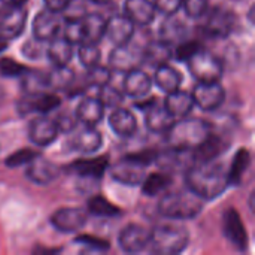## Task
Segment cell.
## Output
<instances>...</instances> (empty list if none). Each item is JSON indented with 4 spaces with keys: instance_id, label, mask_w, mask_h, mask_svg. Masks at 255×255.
Listing matches in <instances>:
<instances>
[{
    "instance_id": "1",
    "label": "cell",
    "mask_w": 255,
    "mask_h": 255,
    "mask_svg": "<svg viewBox=\"0 0 255 255\" xmlns=\"http://www.w3.org/2000/svg\"><path fill=\"white\" fill-rule=\"evenodd\" d=\"M185 185L206 202L220 197L230 187V181L224 164L212 160L193 163L185 170Z\"/></svg>"
},
{
    "instance_id": "2",
    "label": "cell",
    "mask_w": 255,
    "mask_h": 255,
    "mask_svg": "<svg viewBox=\"0 0 255 255\" xmlns=\"http://www.w3.org/2000/svg\"><path fill=\"white\" fill-rule=\"evenodd\" d=\"M203 199H200L191 190L185 188L164 193L157 205V211L167 220L187 221L199 217L203 211Z\"/></svg>"
},
{
    "instance_id": "3",
    "label": "cell",
    "mask_w": 255,
    "mask_h": 255,
    "mask_svg": "<svg viewBox=\"0 0 255 255\" xmlns=\"http://www.w3.org/2000/svg\"><path fill=\"white\" fill-rule=\"evenodd\" d=\"M211 133V124L202 118H181L175 120L172 127L166 131V142L169 148L181 151H194Z\"/></svg>"
},
{
    "instance_id": "4",
    "label": "cell",
    "mask_w": 255,
    "mask_h": 255,
    "mask_svg": "<svg viewBox=\"0 0 255 255\" xmlns=\"http://www.w3.org/2000/svg\"><path fill=\"white\" fill-rule=\"evenodd\" d=\"M190 244L188 230L176 223H163L149 230V250L160 255H176L184 253Z\"/></svg>"
},
{
    "instance_id": "5",
    "label": "cell",
    "mask_w": 255,
    "mask_h": 255,
    "mask_svg": "<svg viewBox=\"0 0 255 255\" xmlns=\"http://www.w3.org/2000/svg\"><path fill=\"white\" fill-rule=\"evenodd\" d=\"M185 63L188 64V70L197 82H220L223 78V61L205 46L200 48Z\"/></svg>"
},
{
    "instance_id": "6",
    "label": "cell",
    "mask_w": 255,
    "mask_h": 255,
    "mask_svg": "<svg viewBox=\"0 0 255 255\" xmlns=\"http://www.w3.org/2000/svg\"><path fill=\"white\" fill-rule=\"evenodd\" d=\"M206 21L203 24V31L212 39H226L229 37L238 24L236 13L226 6L209 7L205 13Z\"/></svg>"
},
{
    "instance_id": "7",
    "label": "cell",
    "mask_w": 255,
    "mask_h": 255,
    "mask_svg": "<svg viewBox=\"0 0 255 255\" xmlns=\"http://www.w3.org/2000/svg\"><path fill=\"white\" fill-rule=\"evenodd\" d=\"M61 105V99L55 94V93H39V94H24L16 103V112L19 114V117H27L30 114H49L54 112L55 109H58Z\"/></svg>"
},
{
    "instance_id": "8",
    "label": "cell",
    "mask_w": 255,
    "mask_h": 255,
    "mask_svg": "<svg viewBox=\"0 0 255 255\" xmlns=\"http://www.w3.org/2000/svg\"><path fill=\"white\" fill-rule=\"evenodd\" d=\"M49 223L60 233H76L87 226L88 212L81 208H60L51 215Z\"/></svg>"
},
{
    "instance_id": "9",
    "label": "cell",
    "mask_w": 255,
    "mask_h": 255,
    "mask_svg": "<svg viewBox=\"0 0 255 255\" xmlns=\"http://www.w3.org/2000/svg\"><path fill=\"white\" fill-rule=\"evenodd\" d=\"M191 96L194 105L206 112H214L220 109V106L226 100V91L220 82H197Z\"/></svg>"
},
{
    "instance_id": "10",
    "label": "cell",
    "mask_w": 255,
    "mask_h": 255,
    "mask_svg": "<svg viewBox=\"0 0 255 255\" xmlns=\"http://www.w3.org/2000/svg\"><path fill=\"white\" fill-rule=\"evenodd\" d=\"M27 24V9L24 4H7L0 13V36L9 42L22 34Z\"/></svg>"
},
{
    "instance_id": "11",
    "label": "cell",
    "mask_w": 255,
    "mask_h": 255,
    "mask_svg": "<svg viewBox=\"0 0 255 255\" xmlns=\"http://www.w3.org/2000/svg\"><path fill=\"white\" fill-rule=\"evenodd\" d=\"M143 64V52L130 43L115 46L109 55V69L112 73H126Z\"/></svg>"
},
{
    "instance_id": "12",
    "label": "cell",
    "mask_w": 255,
    "mask_h": 255,
    "mask_svg": "<svg viewBox=\"0 0 255 255\" xmlns=\"http://www.w3.org/2000/svg\"><path fill=\"white\" fill-rule=\"evenodd\" d=\"M61 25H63V18H60V13L51 12L48 9L40 10L36 13L31 24L33 37L48 43L49 40H52L60 34Z\"/></svg>"
},
{
    "instance_id": "13",
    "label": "cell",
    "mask_w": 255,
    "mask_h": 255,
    "mask_svg": "<svg viewBox=\"0 0 255 255\" xmlns=\"http://www.w3.org/2000/svg\"><path fill=\"white\" fill-rule=\"evenodd\" d=\"M58 127L52 118H48L45 115H40L30 121L28 124V139L30 142L37 148H45L51 143H54L58 137Z\"/></svg>"
},
{
    "instance_id": "14",
    "label": "cell",
    "mask_w": 255,
    "mask_h": 255,
    "mask_svg": "<svg viewBox=\"0 0 255 255\" xmlns=\"http://www.w3.org/2000/svg\"><path fill=\"white\" fill-rule=\"evenodd\" d=\"M109 173L114 181L128 185V187H136L140 185L143 178L146 176V167L128 160L127 157H123L120 161L114 163L112 166L109 164Z\"/></svg>"
},
{
    "instance_id": "15",
    "label": "cell",
    "mask_w": 255,
    "mask_h": 255,
    "mask_svg": "<svg viewBox=\"0 0 255 255\" xmlns=\"http://www.w3.org/2000/svg\"><path fill=\"white\" fill-rule=\"evenodd\" d=\"M61 172L63 169L58 164L49 161L48 158L40 157L39 154L27 164L25 176L36 185H49L61 175Z\"/></svg>"
},
{
    "instance_id": "16",
    "label": "cell",
    "mask_w": 255,
    "mask_h": 255,
    "mask_svg": "<svg viewBox=\"0 0 255 255\" xmlns=\"http://www.w3.org/2000/svg\"><path fill=\"white\" fill-rule=\"evenodd\" d=\"M224 236L238 251H245L248 248V235L239 212L235 208H229L223 217Z\"/></svg>"
},
{
    "instance_id": "17",
    "label": "cell",
    "mask_w": 255,
    "mask_h": 255,
    "mask_svg": "<svg viewBox=\"0 0 255 255\" xmlns=\"http://www.w3.org/2000/svg\"><path fill=\"white\" fill-rule=\"evenodd\" d=\"M149 244V230L140 224L126 226L118 236V245L124 253L136 254L148 248Z\"/></svg>"
},
{
    "instance_id": "18",
    "label": "cell",
    "mask_w": 255,
    "mask_h": 255,
    "mask_svg": "<svg viewBox=\"0 0 255 255\" xmlns=\"http://www.w3.org/2000/svg\"><path fill=\"white\" fill-rule=\"evenodd\" d=\"M134 28L136 25L126 15H114L111 19L106 21L105 36H108L111 43H114L115 46H121L131 42L134 36Z\"/></svg>"
},
{
    "instance_id": "19",
    "label": "cell",
    "mask_w": 255,
    "mask_h": 255,
    "mask_svg": "<svg viewBox=\"0 0 255 255\" xmlns=\"http://www.w3.org/2000/svg\"><path fill=\"white\" fill-rule=\"evenodd\" d=\"M151 78L148 76L146 72L140 70L139 67L131 69L124 73L123 78V91L126 96L133 97V99H140L149 94L151 91Z\"/></svg>"
},
{
    "instance_id": "20",
    "label": "cell",
    "mask_w": 255,
    "mask_h": 255,
    "mask_svg": "<svg viewBox=\"0 0 255 255\" xmlns=\"http://www.w3.org/2000/svg\"><path fill=\"white\" fill-rule=\"evenodd\" d=\"M109 167V161L108 157H94V158H79L76 161H73L67 170L84 178V179H94L99 181L103 173L108 170Z\"/></svg>"
},
{
    "instance_id": "21",
    "label": "cell",
    "mask_w": 255,
    "mask_h": 255,
    "mask_svg": "<svg viewBox=\"0 0 255 255\" xmlns=\"http://www.w3.org/2000/svg\"><path fill=\"white\" fill-rule=\"evenodd\" d=\"M105 115V106L102 105V102L94 96H87L84 97L75 111V117L78 120V123L88 126V127H96Z\"/></svg>"
},
{
    "instance_id": "22",
    "label": "cell",
    "mask_w": 255,
    "mask_h": 255,
    "mask_svg": "<svg viewBox=\"0 0 255 255\" xmlns=\"http://www.w3.org/2000/svg\"><path fill=\"white\" fill-rule=\"evenodd\" d=\"M229 148V142L217 133H209V136L193 151V161H212L224 154Z\"/></svg>"
},
{
    "instance_id": "23",
    "label": "cell",
    "mask_w": 255,
    "mask_h": 255,
    "mask_svg": "<svg viewBox=\"0 0 255 255\" xmlns=\"http://www.w3.org/2000/svg\"><path fill=\"white\" fill-rule=\"evenodd\" d=\"M155 6L149 0H126L124 15L139 27L149 25L155 18Z\"/></svg>"
},
{
    "instance_id": "24",
    "label": "cell",
    "mask_w": 255,
    "mask_h": 255,
    "mask_svg": "<svg viewBox=\"0 0 255 255\" xmlns=\"http://www.w3.org/2000/svg\"><path fill=\"white\" fill-rule=\"evenodd\" d=\"M175 123V117L158 103L152 105L145 111V126L151 133H166L172 124Z\"/></svg>"
},
{
    "instance_id": "25",
    "label": "cell",
    "mask_w": 255,
    "mask_h": 255,
    "mask_svg": "<svg viewBox=\"0 0 255 255\" xmlns=\"http://www.w3.org/2000/svg\"><path fill=\"white\" fill-rule=\"evenodd\" d=\"M109 127L111 130L120 136V137H131L136 130H137V121L134 118V115L123 108H115L114 112L109 117Z\"/></svg>"
},
{
    "instance_id": "26",
    "label": "cell",
    "mask_w": 255,
    "mask_h": 255,
    "mask_svg": "<svg viewBox=\"0 0 255 255\" xmlns=\"http://www.w3.org/2000/svg\"><path fill=\"white\" fill-rule=\"evenodd\" d=\"M102 145H103L102 133L96 130V127H88V126L79 130L72 140L73 149L81 154H94L102 148Z\"/></svg>"
},
{
    "instance_id": "27",
    "label": "cell",
    "mask_w": 255,
    "mask_h": 255,
    "mask_svg": "<svg viewBox=\"0 0 255 255\" xmlns=\"http://www.w3.org/2000/svg\"><path fill=\"white\" fill-rule=\"evenodd\" d=\"M106 18L102 13L93 12L87 13L84 19L81 21L82 25V34H84V42L88 43H99L106 33Z\"/></svg>"
},
{
    "instance_id": "28",
    "label": "cell",
    "mask_w": 255,
    "mask_h": 255,
    "mask_svg": "<svg viewBox=\"0 0 255 255\" xmlns=\"http://www.w3.org/2000/svg\"><path fill=\"white\" fill-rule=\"evenodd\" d=\"M164 108L175 118H184V117H187L193 111L194 100H193L191 93L176 90V91L167 93V97L164 100Z\"/></svg>"
},
{
    "instance_id": "29",
    "label": "cell",
    "mask_w": 255,
    "mask_h": 255,
    "mask_svg": "<svg viewBox=\"0 0 255 255\" xmlns=\"http://www.w3.org/2000/svg\"><path fill=\"white\" fill-rule=\"evenodd\" d=\"M46 57L54 66H67L73 58V45L63 36H57L46 45Z\"/></svg>"
},
{
    "instance_id": "30",
    "label": "cell",
    "mask_w": 255,
    "mask_h": 255,
    "mask_svg": "<svg viewBox=\"0 0 255 255\" xmlns=\"http://www.w3.org/2000/svg\"><path fill=\"white\" fill-rule=\"evenodd\" d=\"M142 52H143V63H146L149 66H154V67L167 64L173 57L172 46L167 45L166 42L160 40V39L154 40V42H149L146 45V48L142 49Z\"/></svg>"
},
{
    "instance_id": "31",
    "label": "cell",
    "mask_w": 255,
    "mask_h": 255,
    "mask_svg": "<svg viewBox=\"0 0 255 255\" xmlns=\"http://www.w3.org/2000/svg\"><path fill=\"white\" fill-rule=\"evenodd\" d=\"M172 184V175L166 170L155 172L151 175H146L140 184L142 193L149 197H155L158 194H163Z\"/></svg>"
},
{
    "instance_id": "32",
    "label": "cell",
    "mask_w": 255,
    "mask_h": 255,
    "mask_svg": "<svg viewBox=\"0 0 255 255\" xmlns=\"http://www.w3.org/2000/svg\"><path fill=\"white\" fill-rule=\"evenodd\" d=\"M185 24L182 21H179L178 18H175V15H170L166 18V21L161 25L160 30V40L166 42L170 46H176L179 42L185 40Z\"/></svg>"
},
{
    "instance_id": "33",
    "label": "cell",
    "mask_w": 255,
    "mask_h": 255,
    "mask_svg": "<svg viewBox=\"0 0 255 255\" xmlns=\"http://www.w3.org/2000/svg\"><path fill=\"white\" fill-rule=\"evenodd\" d=\"M155 84L158 85V88H161L164 93H172L179 90L181 84H182V76L181 73L167 64L158 66L155 67Z\"/></svg>"
},
{
    "instance_id": "34",
    "label": "cell",
    "mask_w": 255,
    "mask_h": 255,
    "mask_svg": "<svg viewBox=\"0 0 255 255\" xmlns=\"http://www.w3.org/2000/svg\"><path fill=\"white\" fill-rule=\"evenodd\" d=\"M76 81L75 72L69 66H54L51 72H48V88L54 91H64L73 87Z\"/></svg>"
},
{
    "instance_id": "35",
    "label": "cell",
    "mask_w": 255,
    "mask_h": 255,
    "mask_svg": "<svg viewBox=\"0 0 255 255\" xmlns=\"http://www.w3.org/2000/svg\"><path fill=\"white\" fill-rule=\"evenodd\" d=\"M21 87L24 94H39L48 90V73L27 69L21 76Z\"/></svg>"
},
{
    "instance_id": "36",
    "label": "cell",
    "mask_w": 255,
    "mask_h": 255,
    "mask_svg": "<svg viewBox=\"0 0 255 255\" xmlns=\"http://www.w3.org/2000/svg\"><path fill=\"white\" fill-rule=\"evenodd\" d=\"M250 166H251V152L247 148H241L235 154L233 161H232L230 167L227 169L230 185H239L242 181V176L250 169Z\"/></svg>"
},
{
    "instance_id": "37",
    "label": "cell",
    "mask_w": 255,
    "mask_h": 255,
    "mask_svg": "<svg viewBox=\"0 0 255 255\" xmlns=\"http://www.w3.org/2000/svg\"><path fill=\"white\" fill-rule=\"evenodd\" d=\"M87 212L96 217H105V218H115V217H121L123 211L115 206L114 203H111L108 199H105L103 196H93L88 199L87 202Z\"/></svg>"
},
{
    "instance_id": "38",
    "label": "cell",
    "mask_w": 255,
    "mask_h": 255,
    "mask_svg": "<svg viewBox=\"0 0 255 255\" xmlns=\"http://www.w3.org/2000/svg\"><path fill=\"white\" fill-rule=\"evenodd\" d=\"M112 81V70L109 67L105 66H94L91 69H87V75H85V85L87 88H102L106 84H109Z\"/></svg>"
},
{
    "instance_id": "39",
    "label": "cell",
    "mask_w": 255,
    "mask_h": 255,
    "mask_svg": "<svg viewBox=\"0 0 255 255\" xmlns=\"http://www.w3.org/2000/svg\"><path fill=\"white\" fill-rule=\"evenodd\" d=\"M78 58H79V63H81L85 69H91V67L100 64L102 51H100V48H99V43H88V42L79 43V48H78Z\"/></svg>"
},
{
    "instance_id": "40",
    "label": "cell",
    "mask_w": 255,
    "mask_h": 255,
    "mask_svg": "<svg viewBox=\"0 0 255 255\" xmlns=\"http://www.w3.org/2000/svg\"><path fill=\"white\" fill-rule=\"evenodd\" d=\"M124 91L121 90V88H117L115 85H112L111 82L109 84H106L105 87H102V88H99V91H97V99L102 102V105L105 106V108H118L121 103H123V100H124Z\"/></svg>"
},
{
    "instance_id": "41",
    "label": "cell",
    "mask_w": 255,
    "mask_h": 255,
    "mask_svg": "<svg viewBox=\"0 0 255 255\" xmlns=\"http://www.w3.org/2000/svg\"><path fill=\"white\" fill-rule=\"evenodd\" d=\"M87 13L88 9L84 0H69L60 15H63V21H82Z\"/></svg>"
},
{
    "instance_id": "42",
    "label": "cell",
    "mask_w": 255,
    "mask_h": 255,
    "mask_svg": "<svg viewBox=\"0 0 255 255\" xmlns=\"http://www.w3.org/2000/svg\"><path fill=\"white\" fill-rule=\"evenodd\" d=\"M181 7L191 19L203 18L209 9V0H181Z\"/></svg>"
},
{
    "instance_id": "43",
    "label": "cell",
    "mask_w": 255,
    "mask_h": 255,
    "mask_svg": "<svg viewBox=\"0 0 255 255\" xmlns=\"http://www.w3.org/2000/svg\"><path fill=\"white\" fill-rule=\"evenodd\" d=\"M63 37L72 45H79L84 42L81 21H63Z\"/></svg>"
},
{
    "instance_id": "44",
    "label": "cell",
    "mask_w": 255,
    "mask_h": 255,
    "mask_svg": "<svg viewBox=\"0 0 255 255\" xmlns=\"http://www.w3.org/2000/svg\"><path fill=\"white\" fill-rule=\"evenodd\" d=\"M40 152L36 151V149H31V148H24V149H19V151H15L13 154H10L7 158H6V166L7 167H19L22 164H28L33 158H36Z\"/></svg>"
},
{
    "instance_id": "45",
    "label": "cell",
    "mask_w": 255,
    "mask_h": 255,
    "mask_svg": "<svg viewBox=\"0 0 255 255\" xmlns=\"http://www.w3.org/2000/svg\"><path fill=\"white\" fill-rule=\"evenodd\" d=\"M200 48H203V45L197 40H182L176 45V48L173 49V57L178 61H187L190 57H193Z\"/></svg>"
},
{
    "instance_id": "46",
    "label": "cell",
    "mask_w": 255,
    "mask_h": 255,
    "mask_svg": "<svg viewBox=\"0 0 255 255\" xmlns=\"http://www.w3.org/2000/svg\"><path fill=\"white\" fill-rule=\"evenodd\" d=\"M28 67L15 61L13 58H0V75L4 78H19Z\"/></svg>"
},
{
    "instance_id": "47",
    "label": "cell",
    "mask_w": 255,
    "mask_h": 255,
    "mask_svg": "<svg viewBox=\"0 0 255 255\" xmlns=\"http://www.w3.org/2000/svg\"><path fill=\"white\" fill-rule=\"evenodd\" d=\"M46 43L40 42L37 39H30L22 45V55L27 57L28 60H39L43 54H46Z\"/></svg>"
},
{
    "instance_id": "48",
    "label": "cell",
    "mask_w": 255,
    "mask_h": 255,
    "mask_svg": "<svg viewBox=\"0 0 255 255\" xmlns=\"http://www.w3.org/2000/svg\"><path fill=\"white\" fill-rule=\"evenodd\" d=\"M75 244L88 247V248L96 250V251H108L109 247H111L108 241L100 239V238H94L91 235H81V236L75 238Z\"/></svg>"
},
{
    "instance_id": "49",
    "label": "cell",
    "mask_w": 255,
    "mask_h": 255,
    "mask_svg": "<svg viewBox=\"0 0 255 255\" xmlns=\"http://www.w3.org/2000/svg\"><path fill=\"white\" fill-rule=\"evenodd\" d=\"M157 155H158V152L154 151V149H143V151H139V152H131V154H128L126 157L128 160H131V161L143 166V167H148V166H151V164L155 163Z\"/></svg>"
},
{
    "instance_id": "50",
    "label": "cell",
    "mask_w": 255,
    "mask_h": 255,
    "mask_svg": "<svg viewBox=\"0 0 255 255\" xmlns=\"http://www.w3.org/2000/svg\"><path fill=\"white\" fill-rule=\"evenodd\" d=\"M154 6L157 12L170 16L181 9V0H154Z\"/></svg>"
},
{
    "instance_id": "51",
    "label": "cell",
    "mask_w": 255,
    "mask_h": 255,
    "mask_svg": "<svg viewBox=\"0 0 255 255\" xmlns=\"http://www.w3.org/2000/svg\"><path fill=\"white\" fill-rule=\"evenodd\" d=\"M54 121H55V124L58 127V131H63V133H70L78 126L76 117L75 115H70V114H61Z\"/></svg>"
},
{
    "instance_id": "52",
    "label": "cell",
    "mask_w": 255,
    "mask_h": 255,
    "mask_svg": "<svg viewBox=\"0 0 255 255\" xmlns=\"http://www.w3.org/2000/svg\"><path fill=\"white\" fill-rule=\"evenodd\" d=\"M43 1H45V9L55 13H61L69 0H43Z\"/></svg>"
},
{
    "instance_id": "53",
    "label": "cell",
    "mask_w": 255,
    "mask_h": 255,
    "mask_svg": "<svg viewBox=\"0 0 255 255\" xmlns=\"http://www.w3.org/2000/svg\"><path fill=\"white\" fill-rule=\"evenodd\" d=\"M34 253H39V254H42V253H49V254H54V253H60V248H57V250H54V248H36V250H33Z\"/></svg>"
},
{
    "instance_id": "54",
    "label": "cell",
    "mask_w": 255,
    "mask_h": 255,
    "mask_svg": "<svg viewBox=\"0 0 255 255\" xmlns=\"http://www.w3.org/2000/svg\"><path fill=\"white\" fill-rule=\"evenodd\" d=\"M7 46H9V40H7V39H4L3 36H0V54H1Z\"/></svg>"
},
{
    "instance_id": "55",
    "label": "cell",
    "mask_w": 255,
    "mask_h": 255,
    "mask_svg": "<svg viewBox=\"0 0 255 255\" xmlns=\"http://www.w3.org/2000/svg\"><path fill=\"white\" fill-rule=\"evenodd\" d=\"M254 191H253V193L250 194V211H251V212H254Z\"/></svg>"
},
{
    "instance_id": "56",
    "label": "cell",
    "mask_w": 255,
    "mask_h": 255,
    "mask_svg": "<svg viewBox=\"0 0 255 255\" xmlns=\"http://www.w3.org/2000/svg\"><path fill=\"white\" fill-rule=\"evenodd\" d=\"M90 1H93V3H96V4H100V6H105V4H108L111 0H90Z\"/></svg>"
}]
</instances>
